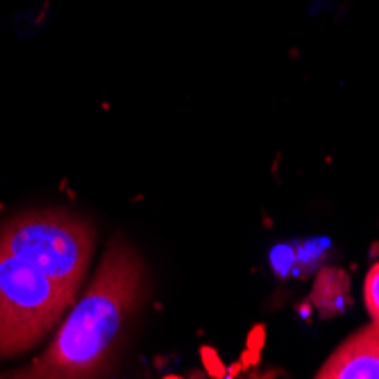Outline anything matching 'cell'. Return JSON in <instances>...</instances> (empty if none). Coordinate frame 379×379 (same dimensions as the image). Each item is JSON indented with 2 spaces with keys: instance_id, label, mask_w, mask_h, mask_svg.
Instances as JSON below:
<instances>
[{
  "instance_id": "obj_6",
  "label": "cell",
  "mask_w": 379,
  "mask_h": 379,
  "mask_svg": "<svg viewBox=\"0 0 379 379\" xmlns=\"http://www.w3.org/2000/svg\"><path fill=\"white\" fill-rule=\"evenodd\" d=\"M364 302L373 323L379 325V261L370 266L364 281Z\"/></svg>"
},
{
  "instance_id": "obj_2",
  "label": "cell",
  "mask_w": 379,
  "mask_h": 379,
  "mask_svg": "<svg viewBox=\"0 0 379 379\" xmlns=\"http://www.w3.org/2000/svg\"><path fill=\"white\" fill-rule=\"evenodd\" d=\"M75 293L23 254L0 243V357H12L43 339Z\"/></svg>"
},
{
  "instance_id": "obj_3",
  "label": "cell",
  "mask_w": 379,
  "mask_h": 379,
  "mask_svg": "<svg viewBox=\"0 0 379 379\" xmlns=\"http://www.w3.org/2000/svg\"><path fill=\"white\" fill-rule=\"evenodd\" d=\"M0 243L77 293L93 252V227L66 211H30L0 225Z\"/></svg>"
},
{
  "instance_id": "obj_4",
  "label": "cell",
  "mask_w": 379,
  "mask_h": 379,
  "mask_svg": "<svg viewBox=\"0 0 379 379\" xmlns=\"http://www.w3.org/2000/svg\"><path fill=\"white\" fill-rule=\"evenodd\" d=\"M318 379H379V325L357 332L318 370Z\"/></svg>"
},
{
  "instance_id": "obj_5",
  "label": "cell",
  "mask_w": 379,
  "mask_h": 379,
  "mask_svg": "<svg viewBox=\"0 0 379 379\" xmlns=\"http://www.w3.org/2000/svg\"><path fill=\"white\" fill-rule=\"evenodd\" d=\"M348 284L350 279L341 270H323L314 288V300L323 316H334L348 304Z\"/></svg>"
},
{
  "instance_id": "obj_1",
  "label": "cell",
  "mask_w": 379,
  "mask_h": 379,
  "mask_svg": "<svg viewBox=\"0 0 379 379\" xmlns=\"http://www.w3.org/2000/svg\"><path fill=\"white\" fill-rule=\"evenodd\" d=\"M146 268L127 243H111L84 297L57 330L50 348L16 377L77 379L107 368L123 330L144 297Z\"/></svg>"
}]
</instances>
